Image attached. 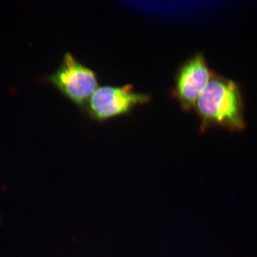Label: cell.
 Wrapping results in <instances>:
<instances>
[{
	"label": "cell",
	"mask_w": 257,
	"mask_h": 257,
	"mask_svg": "<svg viewBox=\"0 0 257 257\" xmlns=\"http://www.w3.org/2000/svg\"><path fill=\"white\" fill-rule=\"evenodd\" d=\"M205 131L220 126L236 132L245 126L244 104L239 86L232 80L214 73L194 107Z\"/></svg>",
	"instance_id": "obj_1"
},
{
	"label": "cell",
	"mask_w": 257,
	"mask_h": 257,
	"mask_svg": "<svg viewBox=\"0 0 257 257\" xmlns=\"http://www.w3.org/2000/svg\"><path fill=\"white\" fill-rule=\"evenodd\" d=\"M48 79L73 103L83 108L98 88L96 73L70 53L64 54L60 66Z\"/></svg>",
	"instance_id": "obj_2"
},
{
	"label": "cell",
	"mask_w": 257,
	"mask_h": 257,
	"mask_svg": "<svg viewBox=\"0 0 257 257\" xmlns=\"http://www.w3.org/2000/svg\"><path fill=\"white\" fill-rule=\"evenodd\" d=\"M151 96L135 91L133 86H104L96 89L84 108L92 119L102 121L126 115L139 105L149 103Z\"/></svg>",
	"instance_id": "obj_3"
},
{
	"label": "cell",
	"mask_w": 257,
	"mask_h": 257,
	"mask_svg": "<svg viewBox=\"0 0 257 257\" xmlns=\"http://www.w3.org/2000/svg\"><path fill=\"white\" fill-rule=\"evenodd\" d=\"M213 75L201 53L194 54L182 64L176 73L172 95L183 110L194 109L199 96Z\"/></svg>",
	"instance_id": "obj_4"
}]
</instances>
